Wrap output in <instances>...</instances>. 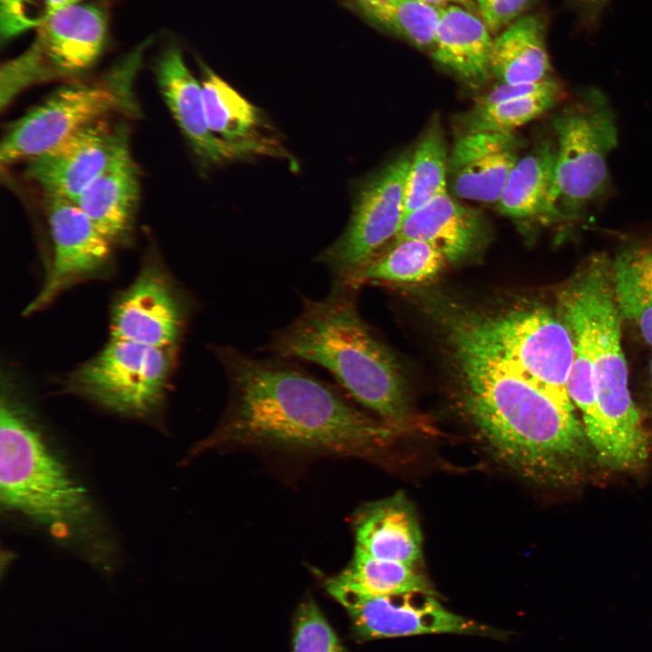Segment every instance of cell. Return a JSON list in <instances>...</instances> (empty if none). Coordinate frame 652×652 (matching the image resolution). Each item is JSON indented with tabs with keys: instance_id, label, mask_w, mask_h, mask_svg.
Instances as JSON below:
<instances>
[{
	"instance_id": "11",
	"label": "cell",
	"mask_w": 652,
	"mask_h": 652,
	"mask_svg": "<svg viewBox=\"0 0 652 652\" xmlns=\"http://www.w3.org/2000/svg\"><path fill=\"white\" fill-rule=\"evenodd\" d=\"M411 160L403 153L373 175L362 187L342 235L318 258L334 276L348 284L352 277L395 238L404 221L405 188Z\"/></svg>"
},
{
	"instance_id": "34",
	"label": "cell",
	"mask_w": 652,
	"mask_h": 652,
	"mask_svg": "<svg viewBox=\"0 0 652 652\" xmlns=\"http://www.w3.org/2000/svg\"><path fill=\"white\" fill-rule=\"evenodd\" d=\"M559 87H561L559 83L551 78L530 83L511 84L501 82L477 97L474 106H488L503 101L548 91Z\"/></svg>"
},
{
	"instance_id": "8",
	"label": "cell",
	"mask_w": 652,
	"mask_h": 652,
	"mask_svg": "<svg viewBox=\"0 0 652 652\" xmlns=\"http://www.w3.org/2000/svg\"><path fill=\"white\" fill-rule=\"evenodd\" d=\"M511 364L561 409L574 414L567 383L574 358L570 333L547 308L530 306L455 321Z\"/></svg>"
},
{
	"instance_id": "29",
	"label": "cell",
	"mask_w": 652,
	"mask_h": 652,
	"mask_svg": "<svg viewBox=\"0 0 652 652\" xmlns=\"http://www.w3.org/2000/svg\"><path fill=\"white\" fill-rule=\"evenodd\" d=\"M561 94L559 87L488 106H474L463 116L464 133L513 132L552 108Z\"/></svg>"
},
{
	"instance_id": "32",
	"label": "cell",
	"mask_w": 652,
	"mask_h": 652,
	"mask_svg": "<svg viewBox=\"0 0 652 652\" xmlns=\"http://www.w3.org/2000/svg\"><path fill=\"white\" fill-rule=\"evenodd\" d=\"M292 652H346L336 632L312 598L304 599L296 610Z\"/></svg>"
},
{
	"instance_id": "15",
	"label": "cell",
	"mask_w": 652,
	"mask_h": 652,
	"mask_svg": "<svg viewBox=\"0 0 652 652\" xmlns=\"http://www.w3.org/2000/svg\"><path fill=\"white\" fill-rule=\"evenodd\" d=\"M183 323L178 296L165 273L151 263L117 299L110 315V338L173 349Z\"/></svg>"
},
{
	"instance_id": "21",
	"label": "cell",
	"mask_w": 652,
	"mask_h": 652,
	"mask_svg": "<svg viewBox=\"0 0 652 652\" xmlns=\"http://www.w3.org/2000/svg\"><path fill=\"white\" fill-rule=\"evenodd\" d=\"M494 38L475 13L457 5L441 7L434 41V60L470 83L487 80Z\"/></svg>"
},
{
	"instance_id": "5",
	"label": "cell",
	"mask_w": 652,
	"mask_h": 652,
	"mask_svg": "<svg viewBox=\"0 0 652 652\" xmlns=\"http://www.w3.org/2000/svg\"><path fill=\"white\" fill-rule=\"evenodd\" d=\"M2 503L51 527H68L89 512L85 491L70 476L6 392L0 411Z\"/></svg>"
},
{
	"instance_id": "36",
	"label": "cell",
	"mask_w": 652,
	"mask_h": 652,
	"mask_svg": "<svg viewBox=\"0 0 652 652\" xmlns=\"http://www.w3.org/2000/svg\"><path fill=\"white\" fill-rule=\"evenodd\" d=\"M427 4L436 6H445L447 5H461L474 13L477 12V7L474 0H420Z\"/></svg>"
},
{
	"instance_id": "24",
	"label": "cell",
	"mask_w": 652,
	"mask_h": 652,
	"mask_svg": "<svg viewBox=\"0 0 652 652\" xmlns=\"http://www.w3.org/2000/svg\"><path fill=\"white\" fill-rule=\"evenodd\" d=\"M201 86L207 124L216 137L253 153L274 152L254 139L259 114L253 104L208 68Z\"/></svg>"
},
{
	"instance_id": "38",
	"label": "cell",
	"mask_w": 652,
	"mask_h": 652,
	"mask_svg": "<svg viewBox=\"0 0 652 652\" xmlns=\"http://www.w3.org/2000/svg\"><path fill=\"white\" fill-rule=\"evenodd\" d=\"M651 400H652V360L650 362Z\"/></svg>"
},
{
	"instance_id": "12",
	"label": "cell",
	"mask_w": 652,
	"mask_h": 652,
	"mask_svg": "<svg viewBox=\"0 0 652 652\" xmlns=\"http://www.w3.org/2000/svg\"><path fill=\"white\" fill-rule=\"evenodd\" d=\"M437 596L402 593L345 601L356 638L365 641L423 634H462L501 638L502 632L446 609Z\"/></svg>"
},
{
	"instance_id": "37",
	"label": "cell",
	"mask_w": 652,
	"mask_h": 652,
	"mask_svg": "<svg viewBox=\"0 0 652 652\" xmlns=\"http://www.w3.org/2000/svg\"><path fill=\"white\" fill-rule=\"evenodd\" d=\"M355 1L358 3L360 7H362L365 5L379 4V3L386 2L388 0H355Z\"/></svg>"
},
{
	"instance_id": "31",
	"label": "cell",
	"mask_w": 652,
	"mask_h": 652,
	"mask_svg": "<svg viewBox=\"0 0 652 652\" xmlns=\"http://www.w3.org/2000/svg\"><path fill=\"white\" fill-rule=\"evenodd\" d=\"M82 0H0L2 43L37 29L62 10Z\"/></svg>"
},
{
	"instance_id": "23",
	"label": "cell",
	"mask_w": 652,
	"mask_h": 652,
	"mask_svg": "<svg viewBox=\"0 0 652 652\" xmlns=\"http://www.w3.org/2000/svg\"><path fill=\"white\" fill-rule=\"evenodd\" d=\"M551 70L543 20L523 15L494 38L491 72L501 82L519 84L549 79Z\"/></svg>"
},
{
	"instance_id": "7",
	"label": "cell",
	"mask_w": 652,
	"mask_h": 652,
	"mask_svg": "<svg viewBox=\"0 0 652 652\" xmlns=\"http://www.w3.org/2000/svg\"><path fill=\"white\" fill-rule=\"evenodd\" d=\"M552 124L556 159L542 219L570 222L607 188V159L618 139L616 121L605 96L594 89L556 115Z\"/></svg>"
},
{
	"instance_id": "22",
	"label": "cell",
	"mask_w": 652,
	"mask_h": 652,
	"mask_svg": "<svg viewBox=\"0 0 652 652\" xmlns=\"http://www.w3.org/2000/svg\"><path fill=\"white\" fill-rule=\"evenodd\" d=\"M325 589L340 604L411 592L437 596L417 566L373 558L358 551L344 570L325 580Z\"/></svg>"
},
{
	"instance_id": "35",
	"label": "cell",
	"mask_w": 652,
	"mask_h": 652,
	"mask_svg": "<svg viewBox=\"0 0 652 652\" xmlns=\"http://www.w3.org/2000/svg\"><path fill=\"white\" fill-rule=\"evenodd\" d=\"M642 264L652 280V243L635 247Z\"/></svg>"
},
{
	"instance_id": "33",
	"label": "cell",
	"mask_w": 652,
	"mask_h": 652,
	"mask_svg": "<svg viewBox=\"0 0 652 652\" xmlns=\"http://www.w3.org/2000/svg\"><path fill=\"white\" fill-rule=\"evenodd\" d=\"M529 0H475L477 13L491 33L503 30L521 17Z\"/></svg>"
},
{
	"instance_id": "3",
	"label": "cell",
	"mask_w": 652,
	"mask_h": 652,
	"mask_svg": "<svg viewBox=\"0 0 652 652\" xmlns=\"http://www.w3.org/2000/svg\"><path fill=\"white\" fill-rule=\"evenodd\" d=\"M334 283L321 300L305 298L297 318L276 331L266 350L272 356L315 363L328 370L361 406L392 428L410 416L397 362L360 317L351 292Z\"/></svg>"
},
{
	"instance_id": "27",
	"label": "cell",
	"mask_w": 652,
	"mask_h": 652,
	"mask_svg": "<svg viewBox=\"0 0 652 652\" xmlns=\"http://www.w3.org/2000/svg\"><path fill=\"white\" fill-rule=\"evenodd\" d=\"M448 156L441 126L434 120L411 155L405 188V217L448 189Z\"/></svg>"
},
{
	"instance_id": "18",
	"label": "cell",
	"mask_w": 652,
	"mask_h": 652,
	"mask_svg": "<svg viewBox=\"0 0 652 652\" xmlns=\"http://www.w3.org/2000/svg\"><path fill=\"white\" fill-rule=\"evenodd\" d=\"M353 529L354 551L419 567L421 529L415 508L404 493L363 505L354 515Z\"/></svg>"
},
{
	"instance_id": "20",
	"label": "cell",
	"mask_w": 652,
	"mask_h": 652,
	"mask_svg": "<svg viewBox=\"0 0 652 652\" xmlns=\"http://www.w3.org/2000/svg\"><path fill=\"white\" fill-rule=\"evenodd\" d=\"M139 196L138 168L127 144L74 202L101 234L115 244L130 235Z\"/></svg>"
},
{
	"instance_id": "28",
	"label": "cell",
	"mask_w": 652,
	"mask_h": 652,
	"mask_svg": "<svg viewBox=\"0 0 652 652\" xmlns=\"http://www.w3.org/2000/svg\"><path fill=\"white\" fill-rule=\"evenodd\" d=\"M615 299L620 312L652 346V280L635 249L618 255L612 264Z\"/></svg>"
},
{
	"instance_id": "1",
	"label": "cell",
	"mask_w": 652,
	"mask_h": 652,
	"mask_svg": "<svg viewBox=\"0 0 652 652\" xmlns=\"http://www.w3.org/2000/svg\"><path fill=\"white\" fill-rule=\"evenodd\" d=\"M228 384L217 427L196 452L229 447L370 457L393 429L364 414L340 389L291 363L256 358L228 346L215 348Z\"/></svg>"
},
{
	"instance_id": "26",
	"label": "cell",
	"mask_w": 652,
	"mask_h": 652,
	"mask_svg": "<svg viewBox=\"0 0 652 652\" xmlns=\"http://www.w3.org/2000/svg\"><path fill=\"white\" fill-rule=\"evenodd\" d=\"M392 246L367 264L347 285L357 289L365 283H424L435 278L448 262L438 249L424 241L406 240Z\"/></svg>"
},
{
	"instance_id": "6",
	"label": "cell",
	"mask_w": 652,
	"mask_h": 652,
	"mask_svg": "<svg viewBox=\"0 0 652 652\" xmlns=\"http://www.w3.org/2000/svg\"><path fill=\"white\" fill-rule=\"evenodd\" d=\"M142 51L135 50L98 79L57 89L12 123L1 143L2 165L37 156L113 113L137 112L133 82Z\"/></svg>"
},
{
	"instance_id": "4",
	"label": "cell",
	"mask_w": 652,
	"mask_h": 652,
	"mask_svg": "<svg viewBox=\"0 0 652 652\" xmlns=\"http://www.w3.org/2000/svg\"><path fill=\"white\" fill-rule=\"evenodd\" d=\"M558 302L560 318L590 367L605 437L598 462L615 471L637 470L647 462L649 447L628 388L612 265L592 258L561 289Z\"/></svg>"
},
{
	"instance_id": "9",
	"label": "cell",
	"mask_w": 652,
	"mask_h": 652,
	"mask_svg": "<svg viewBox=\"0 0 652 652\" xmlns=\"http://www.w3.org/2000/svg\"><path fill=\"white\" fill-rule=\"evenodd\" d=\"M107 35L105 12L94 4L65 8L36 29L19 56L1 70L2 105L24 88L89 70L99 59Z\"/></svg>"
},
{
	"instance_id": "10",
	"label": "cell",
	"mask_w": 652,
	"mask_h": 652,
	"mask_svg": "<svg viewBox=\"0 0 652 652\" xmlns=\"http://www.w3.org/2000/svg\"><path fill=\"white\" fill-rule=\"evenodd\" d=\"M173 364L172 349L110 338L68 379L72 389L114 410L145 414L161 401Z\"/></svg>"
},
{
	"instance_id": "17",
	"label": "cell",
	"mask_w": 652,
	"mask_h": 652,
	"mask_svg": "<svg viewBox=\"0 0 652 652\" xmlns=\"http://www.w3.org/2000/svg\"><path fill=\"white\" fill-rule=\"evenodd\" d=\"M155 73L160 93L171 115L196 155L206 164H216L250 149L232 145L209 129L202 86L187 67L180 51L171 46L158 58Z\"/></svg>"
},
{
	"instance_id": "13",
	"label": "cell",
	"mask_w": 652,
	"mask_h": 652,
	"mask_svg": "<svg viewBox=\"0 0 652 652\" xmlns=\"http://www.w3.org/2000/svg\"><path fill=\"white\" fill-rule=\"evenodd\" d=\"M53 261L43 284L24 310L31 314L73 284L100 273L109 264L112 244L74 201L46 197Z\"/></svg>"
},
{
	"instance_id": "16",
	"label": "cell",
	"mask_w": 652,
	"mask_h": 652,
	"mask_svg": "<svg viewBox=\"0 0 652 652\" xmlns=\"http://www.w3.org/2000/svg\"><path fill=\"white\" fill-rule=\"evenodd\" d=\"M520 146L513 132L464 133L448 156L447 187L463 199L497 204Z\"/></svg>"
},
{
	"instance_id": "19",
	"label": "cell",
	"mask_w": 652,
	"mask_h": 652,
	"mask_svg": "<svg viewBox=\"0 0 652 652\" xmlns=\"http://www.w3.org/2000/svg\"><path fill=\"white\" fill-rule=\"evenodd\" d=\"M484 216L458 202L446 189L409 213L394 238L424 241L438 249L448 262H458L474 253L484 239Z\"/></svg>"
},
{
	"instance_id": "39",
	"label": "cell",
	"mask_w": 652,
	"mask_h": 652,
	"mask_svg": "<svg viewBox=\"0 0 652 652\" xmlns=\"http://www.w3.org/2000/svg\"><path fill=\"white\" fill-rule=\"evenodd\" d=\"M582 1H584L585 3H588V4H595V3L600 2L601 0H582Z\"/></svg>"
},
{
	"instance_id": "30",
	"label": "cell",
	"mask_w": 652,
	"mask_h": 652,
	"mask_svg": "<svg viewBox=\"0 0 652 652\" xmlns=\"http://www.w3.org/2000/svg\"><path fill=\"white\" fill-rule=\"evenodd\" d=\"M441 7L420 0H388L360 8L373 21L414 46L431 50Z\"/></svg>"
},
{
	"instance_id": "25",
	"label": "cell",
	"mask_w": 652,
	"mask_h": 652,
	"mask_svg": "<svg viewBox=\"0 0 652 652\" xmlns=\"http://www.w3.org/2000/svg\"><path fill=\"white\" fill-rule=\"evenodd\" d=\"M556 147L543 142L519 158L497 202L500 212L516 219H542L550 197Z\"/></svg>"
},
{
	"instance_id": "14",
	"label": "cell",
	"mask_w": 652,
	"mask_h": 652,
	"mask_svg": "<svg viewBox=\"0 0 652 652\" xmlns=\"http://www.w3.org/2000/svg\"><path fill=\"white\" fill-rule=\"evenodd\" d=\"M127 144L124 127L113 128L106 120H101L27 159L25 176L46 197L75 201Z\"/></svg>"
},
{
	"instance_id": "2",
	"label": "cell",
	"mask_w": 652,
	"mask_h": 652,
	"mask_svg": "<svg viewBox=\"0 0 652 652\" xmlns=\"http://www.w3.org/2000/svg\"><path fill=\"white\" fill-rule=\"evenodd\" d=\"M464 406L494 458L520 477L566 487L585 475L593 449L574 414L454 323Z\"/></svg>"
}]
</instances>
